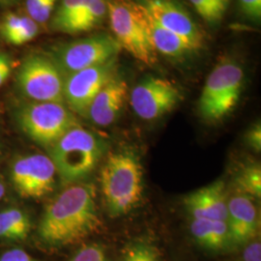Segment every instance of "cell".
I'll return each instance as SVG.
<instances>
[{
	"mask_svg": "<svg viewBox=\"0 0 261 261\" xmlns=\"http://www.w3.org/2000/svg\"><path fill=\"white\" fill-rule=\"evenodd\" d=\"M100 225L94 187L77 184L66 189L47 206L38 233L47 245L67 246L84 240Z\"/></svg>",
	"mask_w": 261,
	"mask_h": 261,
	"instance_id": "cell-1",
	"label": "cell"
},
{
	"mask_svg": "<svg viewBox=\"0 0 261 261\" xmlns=\"http://www.w3.org/2000/svg\"><path fill=\"white\" fill-rule=\"evenodd\" d=\"M105 201L113 217L127 214L140 202L143 192V171L134 151L112 153L101 172Z\"/></svg>",
	"mask_w": 261,
	"mask_h": 261,
	"instance_id": "cell-2",
	"label": "cell"
},
{
	"mask_svg": "<svg viewBox=\"0 0 261 261\" xmlns=\"http://www.w3.org/2000/svg\"><path fill=\"white\" fill-rule=\"evenodd\" d=\"M106 147L105 140L77 125L50 146V159L61 179L75 183L93 171Z\"/></svg>",
	"mask_w": 261,
	"mask_h": 261,
	"instance_id": "cell-3",
	"label": "cell"
},
{
	"mask_svg": "<svg viewBox=\"0 0 261 261\" xmlns=\"http://www.w3.org/2000/svg\"><path fill=\"white\" fill-rule=\"evenodd\" d=\"M113 37L122 48L141 63L153 66L157 62V51L152 44L143 5L133 0H109Z\"/></svg>",
	"mask_w": 261,
	"mask_h": 261,
	"instance_id": "cell-4",
	"label": "cell"
},
{
	"mask_svg": "<svg viewBox=\"0 0 261 261\" xmlns=\"http://www.w3.org/2000/svg\"><path fill=\"white\" fill-rule=\"evenodd\" d=\"M244 70L231 58H224L209 74L198 101L206 121L218 122L232 112L242 93Z\"/></svg>",
	"mask_w": 261,
	"mask_h": 261,
	"instance_id": "cell-5",
	"label": "cell"
},
{
	"mask_svg": "<svg viewBox=\"0 0 261 261\" xmlns=\"http://www.w3.org/2000/svg\"><path fill=\"white\" fill-rule=\"evenodd\" d=\"M121 49L115 38L107 33H100L56 46L48 57L65 79L67 75L81 70L117 58Z\"/></svg>",
	"mask_w": 261,
	"mask_h": 261,
	"instance_id": "cell-6",
	"label": "cell"
},
{
	"mask_svg": "<svg viewBox=\"0 0 261 261\" xmlns=\"http://www.w3.org/2000/svg\"><path fill=\"white\" fill-rule=\"evenodd\" d=\"M18 120L30 139L49 147L79 125L73 112L63 103L53 102H35L23 106L18 113Z\"/></svg>",
	"mask_w": 261,
	"mask_h": 261,
	"instance_id": "cell-7",
	"label": "cell"
},
{
	"mask_svg": "<svg viewBox=\"0 0 261 261\" xmlns=\"http://www.w3.org/2000/svg\"><path fill=\"white\" fill-rule=\"evenodd\" d=\"M64 76L48 57L31 55L25 58L18 73L20 91L35 102L64 103Z\"/></svg>",
	"mask_w": 261,
	"mask_h": 261,
	"instance_id": "cell-8",
	"label": "cell"
},
{
	"mask_svg": "<svg viewBox=\"0 0 261 261\" xmlns=\"http://www.w3.org/2000/svg\"><path fill=\"white\" fill-rule=\"evenodd\" d=\"M116 70L117 58L67 75L64 80V102L72 112L86 116L94 98L116 75Z\"/></svg>",
	"mask_w": 261,
	"mask_h": 261,
	"instance_id": "cell-9",
	"label": "cell"
},
{
	"mask_svg": "<svg viewBox=\"0 0 261 261\" xmlns=\"http://www.w3.org/2000/svg\"><path fill=\"white\" fill-rule=\"evenodd\" d=\"M181 100L177 86L166 79L148 76L132 90L130 103L141 119L154 120L172 111Z\"/></svg>",
	"mask_w": 261,
	"mask_h": 261,
	"instance_id": "cell-10",
	"label": "cell"
},
{
	"mask_svg": "<svg viewBox=\"0 0 261 261\" xmlns=\"http://www.w3.org/2000/svg\"><path fill=\"white\" fill-rule=\"evenodd\" d=\"M56 173L51 159L42 154H34L14 163L12 182L19 196L40 198L53 191Z\"/></svg>",
	"mask_w": 261,
	"mask_h": 261,
	"instance_id": "cell-11",
	"label": "cell"
},
{
	"mask_svg": "<svg viewBox=\"0 0 261 261\" xmlns=\"http://www.w3.org/2000/svg\"><path fill=\"white\" fill-rule=\"evenodd\" d=\"M161 25L183 39L195 51L203 47L204 35L191 16L173 0H143L141 3Z\"/></svg>",
	"mask_w": 261,
	"mask_h": 261,
	"instance_id": "cell-12",
	"label": "cell"
},
{
	"mask_svg": "<svg viewBox=\"0 0 261 261\" xmlns=\"http://www.w3.org/2000/svg\"><path fill=\"white\" fill-rule=\"evenodd\" d=\"M127 94L128 84L126 81L115 75L96 95L86 116L98 126L112 125L121 112Z\"/></svg>",
	"mask_w": 261,
	"mask_h": 261,
	"instance_id": "cell-13",
	"label": "cell"
},
{
	"mask_svg": "<svg viewBox=\"0 0 261 261\" xmlns=\"http://www.w3.org/2000/svg\"><path fill=\"white\" fill-rule=\"evenodd\" d=\"M228 197L223 181L198 189L185 197L184 204L193 219L226 221Z\"/></svg>",
	"mask_w": 261,
	"mask_h": 261,
	"instance_id": "cell-14",
	"label": "cell"
},
{
	"mask_svg": "<svg viewBox=\"0 0 261 261\" xmlns=\"http://www.w3.org/2000/svg\"><path fill=\"white\" fill-rule=\"evenodd\" d=\"M226 223L230 241L242 244L254 237L259 227V218L250 196L239 194L228 198Z\"/></svg>",
	"mask_w": 261,
	"mask_h": 261,
	"instance_id": "cell-15",
	"label": "cell"
},
{
	"mask_svg": "<svg viewBox=\"0 0 261 261\" xmlns=\"http://www.w3.org/2000/svg\"><path fill=\"white\" fill-rule=\"evenodd\" d=\"M144 9L150 38L157 53L171 58H179L194 51L183 39L161 25L145 7Z\"/></svg>",
	"mask_w": 261,
	"mask_h": 261,
	"instance_id": "cell-16",
	"label": "cell"
},
{
	"mask_svg": "<svg viewBox=\"0 0 261 261\" xmlns=\"http://www.w3.org/2000/svg\"><path fill=\"white\" fill-rule=\"evenodd\" d=\"M191 232L197 242L210 250H220L230 241L226 221L193 219Z\"/></svg>",
	"mask_w": 261,
	"mask_h": 261,
	"instance_id": "cell-17",
	"label": "cell"
},
{
	"mask_svg": "<svg viewBox=\"0 0 261 261\" xmlns=\"http://www.w3.org/2000/svg\"><path fill=\"white\" fill-rule=\"evenodd\" d=\"M107 15V0H92L75 19L66 25L62 33L77 34L89 31L101 24Z\"/></svg>",
	"mask_w": 261,
	"mask_h": 261,
	"instance_id": "cell-18",
	"label": "cell"
},
{
	"mask_svg": "<svg viewBox=\"0 0 261 261\" xmlns=\"http://www.w3.org/2000/svg\"><path fill=\"white\" fill-rule=\"evenodd\" d=\"M31 227L28 215L17 208L0 212V238L10 240H24Z\"/></svg>",
	"mask_w": 261,
	"mask_h": 261,
	"instance_id": "cell-19",
	"label": "cell"
},
{
	"mask_svg": "<svg viewBox=\"0 0 261 261\" xmlns=\"http://www.w3.org/2000/svg\"><path fill=\"white\" fill-rule=\"evenodd\" d=\"M92 0H62L51 19L50 27L54 31L62 32Z\"/></svg>",
	"mask_w": 261,
	"mask_h": 261,
	"instance_id": "cell-20",
	"label": "cell"
},
{
	"mask_svg": "<svg viewBox=\"0 0 261 261\" xmlns=\"http://www.w3.org/2000/svg\"><path fill=\"white\" fill-rule=\"evenodd\" d=\"M197 14L210 24L220 22L231 0H189Z\"/></svg>",
	"mask_w": 261,
	"mask_h": 261,
	"instance_id": "cell-21",
	"label": "cell"
},
{
	"mask_svg": "<svg viewBox=\"0 0 261 261\" xmlns=\"http://www.w3.org/2000/svg\"><path fill=\"white\" fill-rule=\"evenodd\" d=\"M236 184L244 195L260 197L261 168L259 165H249L236 177Z\"/></svg>",
	"mask_w": 261,
	"mask_h": 261,
	"instance_id": "cell-22",
	"label": "cell"
},
{
	"mask_svg": "<svg viewBox=\"0 0 261 261\" xmlns=\"http://www.w3.org/2000/svg\"><path fill=\"white\" fill-rule=\"evenodd\" d=\"M56 0H27L28 17L36 23H45L50 18Z\"/></svg>",
	"mask_w": 261,
	"mask_h": 261,
	"instance_id": "cell-23",
	"label": "cell"
},
{
	"mask_svg": "<svg viewBox=\"0 0 261 261\" xmlns=\"http://www.w3.org/2000/svg\"><path fill=\"white\" fill-rule=\"evenodd\" d=\"M39 28L37 23L28 16H22L21 24L19 29L6 42L14 46L23 45L36 37Z\"/></svg>",
	"mask_w": 261,
	"mask_h": 261,
	"instance_id": "cell-24",
	"label": "cell"
},
{
	"mask_svg": "<svg viewBox=\"0 0 261 261\" xmlns=\"http://www.w3.org/2000/svg\"><path fill=\"white\" fill-rule=\"evenodd\" d=\"M123 261H160L157 252L145 244H137L127 252Z\"/></svg>",
	"mask_w": 261,
	"mask_h": 261,
	"instance_id": "cell-25",
	"label": "cell"
},
{
	"mask_svg": "<svg viewBox=\"0 0 261 261\" xmlns=\"http://www.w3.org/2000/svg\"><path fill=\"white\" fill-rule=\"evenodd\" d=\"M243 17L254 23L261 20V0H237Z\"/></svg>",
	"mask_w": 261,
	"mask_h": 261,
	"instance_id": "cell-26",
	"label": "cell"
},
{
	"mask_svg": "<svg viewBox=\"0 0 261 261\" xmlns=\"http://www.w3.org/2000/svg\"><path fill=\"white\" fill-rule=\"evenodd\" d=\"M70 261H108L106 252L98 245L84 247Z\"/></svg>",
	"mask_w": 261,
	"mask_h": 261,
	"instance_id": "cell-27",
	"label": "cell"
},
{
	"mask_svg": "<svg viewBox=\"0 0 261 261\" xmlns=\"http://www.w3.org/2000/svg\"><path fill=\"white\" fill-rule=\"evenodd\" d=\"M22 16H19L16 13H8L1 20L0 23V34L2 38L7 41L15 32L19 29L21 24Z\"/></svg>",
	"mask_w": 261,
	"mask_h": 261,
	"instance_id": "cell-28",
	"label": "cell"
},
{
	"mask_svg": "<svg viewBox=\"0 0 261 261\" xmlns=\"http://www.w3.org/2000/svg\"><path fill=\"white\" fill-rule=\"evenodd\" d=\"M246 140L249 146L255 151L261 149V126L260 123L253 124L246 135Z\"/></svg>",
	"mask_w": 261,
	"mask_h": 261,
	"instance_id": "cell-29",
	"label": "cell"
},
{
	"mask_svg": "<svg viewBox=\"0 0 261 261\" xmlns=\"http://www.w3.org/2000/svg\"><path fill=\"white\" fill-rule=\"evenodd\" d=\"M0 261H39L33 258L31 255H29L28 252L19 250V249H14L8 252H4L2 256L0 257Z\"/></svg>",
	"mask_w": 261,
	"mask_h": 261,
	"instance_id": "cell-30",
	"label": "cell"
},
{
	"mask_svg": "<svg viewBox=\"0 0 261 261\" xmlns=\"http://www.w3.org/2000/svg\"><path fill=\"white\" fill-rule=\"evenodd\" d=\"M244 260L261 261L260 242H254L249 245L244 252Z\"/></svg>",
	"mask_w": 261,
	"mask_h": 261,
	"instance_id": "cell-31",
	"label": "cell"
},
{
	"mask_svg": "<svg viewBox=\"0 0 261 261\" xmlns=\"http://www.w3.org/2000/svg\"><path fill=\"white\" fill-rule=\"evenodd\" d=\"M11 70L12 67L9 57L4 54H0V86L9 77Z\"/></svg>",
	"mask_w": 261,
	"mask_h": 261,
	"instance_id": "cell-32",
	"label": "cell"
},
{
	"mask_svg": "<svg viewBox=\"0 0 261 261\" xmlns=\"http://www.w3.org/2000/svg\"><path fill=\"white\" fill-rule=\"evenodd\" d=\"M4 193H5V188H4L3 183L0 181V199L4 196Z\"/></svg>",
	"mask_w": 261,
	"mask_h": 261,
	"instance_id": "cell-33",
	"label": "cell"
},
{
	"mask_svg": "<svg viewBox=\"0 0 261 261\" xmlns=\"http://www.w3.org/2000/svg\"><path fill=\"white\" fill-rule=\"evenodd\" d=\"M2 1H4V2H10V1H12V0H2Z\"/></svg>",
	"mask_w": 261,
	"mask_h": 261,
	"instance_id": "cell-34",
	"label": "cell"
}]
</instances>
